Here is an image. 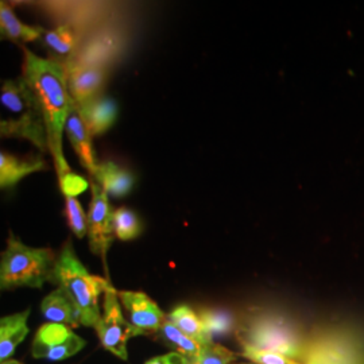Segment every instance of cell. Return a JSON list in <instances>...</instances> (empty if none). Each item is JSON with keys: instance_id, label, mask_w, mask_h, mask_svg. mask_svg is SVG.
<instances>
[{"instance_id": "obj_1", "label": "cell", "mask_w": 364, "mask_h": 364, "mask_svg": "<svg viewBox=\"0 0 364 364\" xmlns=\"http://www.w3.org/2000/svg\"><path fill=\"white\" fill-rule=\"evenodd\" d=\"M23 55L22 77L34 92L42 108L48 131L49 151L57 176L61 178L72 171L66 162L63 147L66 120L73 105L68 90L65 66L60 61L38 57L26 48H23Z\"/></svg>"}, {"instance_id": "obj_2", "label": "cell", "mask_w": 364, "mask_h": 364, "mask_svg": "<svg viewBox=\"0 0 364 364\" xmlns=\"http://www.w3.org/2000/svg\"><path fill=\"white\" fill-rule=\"evenodd\" d=\"M0 103L7 117L0 120V134L4 138H21L34 144L39 151H49L45 117L38 100L21 76L4 80L0 88Z\"/></svg>"}, {"instance_id": "obj_3", "label": "cell", "mask_w": 364, "mask_h": 364, "mask_svg": "<svg viewBox=\"0 0 364 364\" xmlns=\"http://www.w3.org/2000/svg\"><path fill=\"white\" fill-rule=\"evenodd\" d=\"M53 284L61 287L73 302L80 324L96 328L102 318L99 297L109 289L111 284L102 277L88 273L70 242H66L57 257Z\"/></svg>"}, {"instance_id": "obj_4", "label": "cell", "mask_w": 364, "mask_h": 364, "mask_svg": "<svg viewBox=\"0 0 364 364\" xmlns=\"http://www.w3.org/2000/svg\"><path fill=\"white\" fill-rule=\"evenodd\" d=\"M57 257L50 248L28 247L13 232L0 262V287L3 290L16 287L41 289L53 282Z\"/></svg>"}, {"instance_id": "obj_5", "label": "cell", "mask_w": 364, "mask_h": 364, "mask_svg": "<svg viewBox=\"0 0 364 364\" xmlns=\"http://www.w3.org/2000/svg\"><path fill=\"white\" fill-rule=\"evenodd\" d=\"M240 344L257 350L278 352L296 359L302 353V344L296 331L284 320L262 317L251 321L239 335Z\"/></svg>"}, {"instance_id": "obj_6", "label": "cell", "mask_w": 364, "mask_h": 364, "mask_svg": "<svg viewBox=\"0 0 364 364\" xmlns=\"http://www.w3.org/2000/svg\"><path fill=\"white\" fill-rule=\"evenodd\" d=\"M103 308V316L95 328L100 343L107 351L123 360H127V341L134 336H139V333L124 318L117 289L112 285L105 293Z\"/></svg>"}, {"instance_id": "obj_7", "label": "cell", "mask_w": 364, "mask_h": 364, "mask_svg": "<svg viewBox=\"0 0 364 364\" xmlns=\"http://www.w3.org/2000/svg\"><path fill=\"white\" fill-rule=\"evenodd\" d=\"M84 347L85 340L76 335L70 326L48 323L37 331L31 352L37 359L60 362L75 356Z\"/></svg>"}, {"instance_id": "obj_8", "label": "cell", "mask_w": 364, "mask_h": 364, "mask_svg": "<svg viewBox=\"0 0 364 364\" xmlns=\"http://www.w3.org/2000/svg\"><path fill=\"white\" fill-rule=\"evenodd\" d=\"M91 189V204L87 213L90 248L95 255H100L105 263L107 252L117 236L114 230V210L109 207V196L96 182H92Z\"/></svg>"}, {"instance_id": "obj_9", "label": "cell", "mask_w": 364, "mask_h": 364, "mask_svg": "<svg viewBox=\"0 0 364 364\" xmlns=\"http://www.w3.org/2000/svg\"><path fill=\"white\" fill-rule=\"evenodd\" d=\"M63 64L65 66L68 90L75 105L82 107L102 96L107 78L103 66L84 64L76 58H68Z\"/></svg>"}, {"instance_id": "obj_10", "label": "cell", "mask_w": 364, "mask_h": 364, "mask_svg": "<svg viewBox=\"0 0 364 364\" xmlns=\"http://www.w3.org/2000/svg\"><path fill=\"white\" fill-rule=\"evenodd\" d=\"M123 306L130 314L131 326L139 335L161 332L168 317L147 294L141 291H117Z\"/></svg>"}, {"instance_id": "obj_11", "label": "cell", "mask_w": 364, "mask_h": 364, "mask_svg": "<svg viewBox=\"0 0 364 364\" xmlns=\"http://www.w3.org/2000/svg\"><path fill=\"white\" fill-rule=\"evenodd\" d=\"M65 134L69 142L72 144L75 153L77 154L80 164L91 176H93V173L99 166V162L93 150L91 131L87 127L84 119L78 111V107L75 103L72 105L70 114L66 120Z\"/></svg>"}, {"instance_id": "obj_12", "label": "cell", "mask_w": 364, "mask_h": 364, "mask_svg": "<svg viewBox=\"0 0 364 364\" xmlns=\"http://www.w3.org/2000/svg\"><path fill=\"white\" fill-rule=\"evenodd\" d=\"M92 177L93 181L96 182L107 195L117 198L129 195L135 183V177L132 176V173L119 166L112 161H105L99 164Z\"/></svg>"}, {"instance_id": "obj_13", "label": "cell", "mask_w": 364, "mask_h": 364, "mask_svg": "<svg viewBox=\"0 0 364 364\" xmlns=\"http://www.w3.org/2000/svg\"><path fill=\"white\" fill-rule=\"evenodd\" d=\"M48 169V165L42 156L33 159H21L11 156L10 153H0V188L11 189L18 185L25 177Z\"/></svg>"}, {"instance_id": "obj_14", "label": "cell", "mask_w": 364, "mask_h": 364, "mask_svg": "<svg viewBox=\"0 0 364 364\" xmlns=\"http://www.w3.org/2000/svg\"><path fill=\"white\" fill-rule=\"evenodd\" d=\"M78 111L91 131L92 136L103 135L117 122V105L115 100L105 96H100L88 105L78 107Z\"/></svg>"}, {"instance_id": "obj_15", "label": "cell", "mask_w": 364, "mask_h": 364, "mask_svg": "<svg viewBox=\"0 0 364 364\" xmlns=\"http://www.w3.org/2000/svg\"><path fill=\"white\" fill-rule=\"evenodd\" d=\"M30 309L6 316L0 321V360L6 362L28 333Z\"/></svg>"}, {"instance_id": "obj_16", "label": "cell", "mask_w": 364, "mask_h": 364, "mask_svg": "<svg viewBox=\"0 0 364 364\" xmlns=\"http://www.w3.org/2000/svg\"><path fill=\"white\" fill-rule=\"evenodd\" d=\"M41 311L49 323L68 326H77L80 324L77 311L61 287L53 290L43 299Z\"/></svg>"}, {"instance_id": "obj_17", "label": "cell", "mask_w": 364, "mask_h": 364, "mask_svg": "<svg viewBox=\"0 0 364 364\" xmlns=\"http://www.w3.org/2000/svg\"><path fill=\"white\" fill-rule=\"evenodd\" d=\"M0 33L1 37L16 43H27L45 36L43 27L28 26L19 21L13 9L1 1L0 3Z\"/></svg>"}, {"instance_id": "obj_18", "label": "cell", "mask_w": 364, "mask_h": 364, "mask_svg": "<svg viewBox=\"0 0 364 364\" xmlns=\"http://www.w3.org/2000/svg\"><path fill=\"white\" fill-rule=\"evenodd\" d=\"M168 320L182 331L186 336L197 341L201 347L212 341L208 328L204 324L203 318H200L189 306H177L168 316Z\"/></svg>"}, {"instance_id": "obj_19", "label": "cell", "mask_w": 364, "mask_h": 364, "mask_svg": "<svg viewBox=\"0 0 364 364\" xmlns=\"http://www.w3.org/2000/svg\"><path fill=\"white\" fill-rule=\"evenodd\" d=\"M43 41L48 48L58 55H70L77 48L78 38L75 30L69 25H61L45 33Z\"/></svg>"}, {"instance_id": "obj_20", "label": "cell", "mask_w": 364, "mask_h": 364, "mask_svg": "<svg viewBox=\"0 0 364 364\" xmlns=\"http://www.w3.org/2000/svg\"><path fill=\"white\" fill-rule=\"evenodd\" d=\"M114 230L117 239L132 240L142 234L144 224L134 210L123 207L114 210Z\"/></svg>"}, {"instance_id": "obj_21", "label": "cell", "mask_w": 364, "mask_h": 364, "mask_svg": "<svg viewBox=\"0 0 364 364\" xmlns=\"http://www.w3.org/2000/svg\"><path fill=\"white\" fill-rule=\"evenodd\" d=\"M161 332L166 340H169L171 344H174L177 347L180 353H182L185 358H188V360L195 359L196 356L201 351V346L197 341L186 336L169 320L165 323V326H162Z\"/></svg>"}, {"instance_id": "obj_22", "label": "cell", "mask_w": 364, "mask_h": 364, "mask_svg": "<svg viewBox=\"0 0 364 364\" xmlns=\"http://www.w3.org/2000/svg\"><path fill=\"white\" fill-rule=\"evenodd\" d=\"M65 218L69 228L78 239L88 235V215L76 197H65Z\"/></svg>"}, {"instance_id": "obj_23", "label": "cell", "mask_w": 364, "mask_h": 364, "mask_svg": "<svg viewBox=\"0 0 364 364\" xmlns=\"http://www.w3.org/2000/svg\"><path fill=\"white\" fill-rule=\"evenodd\" d=\"M235 360V353L224 346L209 341L201 347V351L189 364H231Z\"/></svg>"}, {"instance_id": "obj_24", "label": "cell", "mask_w": 364, "mask_h": 364, "mask_svg": "<svg viewBox=\"0 0 364 364\" xmlns=\"http://www.w3.org/2000/svg\"><path fill=\"white\" fill-rule=\"evenodd\" d=\"M240 346H242V356H245L254 364H301L287 355H282L278 352L257 350L245 344H240Z\"/></svg>"}, {"instance_id": "obj_25", "label": "cell", "mask_w": 364, "mask_h": 364, "mask_svg": "<svg viewBox=\"0 0 364 364\" xmlns=\"http://www.w3.org/2000/svg\"><path fill=\"white\" fill-rule=\"evenodd\" d=\"M58 182H60V189L65 197H76L77 198V196L85 192L90 186V183L85 178H82L81 176H78L73 171L58 178Z\"/></svg>"}, {"instance_id": "obj_26", "label": "cell", "mask_w": 364, "mask_h": 364, "mask_svg": "<svg viewBox=\"0 0 364 364\" xmlns=\"http://www.w3.org/2000/svg\"><path fill=\"white\" fill-rule=\"evenodd\" d=\"M144 364H189V360L180 352H171L168 355L153 358Z\"/></svg>"}, {"instance_id": "obj_27", "label": "cell", "mask_w": 364, "mask_h": 364, "mask_svg": "<svg viewBox=\"0 0 364 364\" xmlns=\"http://www.w3.org/2000/svg\"><path fill=\"white\" fill-rule=\"evenodd\" d=\"M1 364H22V363H19V362H16V360H6V362H1Z\"/></svg>"}, {"instance_id": "obj_28", "label": "cell", "mask_w": 364, "mask_h": 364, "mask_svg": "<svg viewBox=\"0 0 364 364\" xmlns=\"http://www.w3.org/2000/svg\"><path fill=\"white\" fill-rule=\"evenodd\" d=\"M236 364H254V363H236Z\"/></svg>"}]
</instances>
